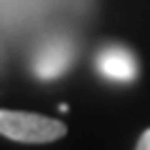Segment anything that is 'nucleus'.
Listing matches in <instances>:
<instances>
[{
	"label": "nucleus",
	"instance_id": "obj_3",
	"mask_svg": "<svg viewBox=\"0 0 150 150\" xmlns=\"http://www.w3.org/2000/svg\"><path fill=\"white\" fill-rule=\"evenodd\" d=\"M73 63V50L65 40H55V43H48L38 50L35 63H33V70H35L38 78L43 80H53L58 75H63L68 70V65Z\"/></svg>",
	"mask_w": 150,
	"mask_h": 150
},
{
	"label": "nucleus",
	"instance_id": "obj_4",
	"mask_svg": "<svg viewBox=\"0 0 150 150\" xmlns=\"http://www.w3.org/2000/svg\"><path fill=\"white\" fill-rule=\"evenodd\" d=\"M135 150H150V128L145 130L143 135H140V140H138V148Z\"/></svg>",
	"mask_w": 150,
	"mask_h": 150
},
{
	"label": "nucleus",
	"instance_id": "obj_2",
	"mask_svg": "<svg viewBox=\"0 0 150 150\" xmlns=\"http://www.w3.org/2000/svg\"><path fill=\"white\" fill-rule=\"evenodd\" d=\"M98 73L112 83H133L140 68L135 55L123 45H105L98 53Z\"/></svg>",
	"mask_w": 150,
	"mask_h": 150
},
{
	"label": "nucleus",
	"instance_id": "obj_1",
	"mask_svg": "<svg viewBox=\"0 0 150 150\" xmlns=\"http://www.w3.org/2000/svg\"><path fill=\"white\" fill-rule=\"evenodd\" d=\"M0 135L15 143H53L65 135V125L38 112L0 110Z\"/></svg>",
	"mask_w": 150,
	"mask_h": 150
}]
</instances>
